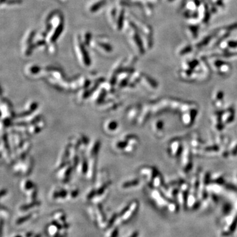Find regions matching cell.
<instances>
[{"label":"cell","instance_id":"6da1fadb","mask_svg":"<svg viewBox=\"0 0 237 237\" xmlns=\"http://www.w3.org/2000/svg\"><path fill=\"white\" fill-rule=\"evenodd\" d=\"M45 30L48 45H55L64 28V21L62 13L59 11H53L45 18Z\"/></svg>","mask_w":237,"mask_h":237},{"label":"cell","instance_id":"7a4b0ae2","mask_svg":"<svg viewBox=\"0 0 237 237\" xmlns=\"http://www.w3.org/2000/svg\"><path fill=\"white\" fill-rule=\"evenodd\" d=\"M86 45L83 43L80 36H76L75 40V50L76 55L77 57L78 62L81 65L85 68H87L90 66L91 61L90 57L86 49Z\"/></svg>","mask_w":237,"mask_h":237},{"label":"cell","instance_id":"3957f363","mask_svg":"<svg viewBox=\"0 0 237 237\" xmlns=\"http://www.w3.org/2000/svg\"><path fill=\"white\" fill-rule=\"evenodd\" d=\"M90 45L94 50L100 52L101 53H104V54L112 53L113 51L112 44H110L109 41L104 37L98 36L95 38H92Z\"/></svg>","mask_w":237,"mask_h":237},{"label":"cell","instance_id":"277c9868","mask_svg":"<svg viewBox=\"0 0 237 237\" xmlns=\"http://www.w3.org/2000/svg\"><path fill=\"white\" fill-rule=\"evenodd\" d=\"M139 202L136 200L132 201L127 205H126L125 207H124V208L122 209V211L118 213L117 221H119L121 223L128 222L136 214L138 208H139Z\"/></svg>","mask_w":237,"mask_h":237},{"label":"cell","instance_id":"5b68a950","mask_svg":"<svg viewBox=\"0 0 237 237\" xmlns=\"http://www.w3.org/2000/svg\"><path fill=\"white\" fill-rule=\"evenodd\" d=\"M36 36V32L34 30H30L25 34L22 41V52L25 57H28L32 54L33 50L35 49L34 41Z\"/></svg>","mask_w":237,"mask_h":237},{"label":"cell","instance_id":"8992f818","mask_svg":"<svg viewBox=\"0 0 237 237\" xmlns=\"http://www.w3.org/2000/svg\"><path fill=\"white\" fill-rule=\"evenodd\" d=\"M2 124L5 127H9L11 124V118L13 117V108L9 101L7 100H2Z\"/></svg>","mask_w":237,"mask_h":237},{"label":"cell","instance_id":"52a82bcc","mask_svg":"<svg viewBox=\"0 0 237 237\" xmlns=\"http://www.w3.org/2000/svg\"><path fill=\"white\" fill-rule=\"evenodd\" d=\"M25 74L30 78H39L46 76L45 69H42L40 66L35 64H30L25 67Z\"/></svg>","mask_w":237,"mask_h":237},{"label":"cell","instance_id":"ba28073f","mask_svg":"<svg viewBox=\"0 0 237 237\" xmlns=\"http://www.w3.org/2000/svg\"><path fill=\"white\" fill-rule=\"evenodd\" d=\"M95 221L94 224L100 229H105L108 220L106 219L105 215L100 204H95Z\"/></svg>","mask_w":237,"mask_h":237},{"label":"cell","instance_id":"9c48e42d","mask_svg":"<svg viewBox=\"0 0 237 237\" xmlns=\"http://www.w3.org/2000/svg\"><path fill=\"white\" fill-rule=\"evenodd\" d=\"M10 145L9 143L8 137H7V135H5L4 136L2 137V142H1V152H2V156L3 158L5 159V161L8 163H12V158H11V153L10 150Z\"/></svg>","mask_w":237,"mask_h":237},{"label":"cell","instance_id":"30bf717a","mask_svg":"<svg viewBox=\"0 0 237 237\" xmlns=\"http://www.w3.org/2000/svg\"><path fill=\"white\" fill-rule=\"evenodd\" d=\"M72 169H73V167H72L71 163L68 162V163H66L65 165L57 171V179L63 182H67L69 180V177L72 173Z\"/></svg>","mask_w":237,"mask_h":237},{"label":"cell","instance_id":"8fae6325","mask_svg":"<svg viewBox=\"0 0 237 237\" xmlns=\"http://www.w3.org/2000/svg\"><path fill=\"white\" fill-rule=\"evenodd\" d=\"M38 216H39V213L37 211H33L32 212L27 213L25 215H22L15 221V225L17 226H22L26 224H28L32 222L33 221L36 220Z\"/></svg>","mask_w":237,"mask_h":237},{"label":"cell","instance_id":"7c38bea8","mask_svg":"<svg viewBox=\"0 0 237 237\" xmlns=\"http://www.w3.org/2000/svg\"><path fill=\"white\" fill-rule=\"evenodd\" d=\"M21 189L24 192L27 197H34L37 194V190L35 185L30 180H24L21 183Z\"/></svg>","mask_w":237,"mask_h":237},{"label":"cell","instance_id":"4fadbf2b","mask_svg":"<svg viewBox=\"0 0 237 237\" xmlns=\"http://www.w3.org/2000/svg\"><path fill=\"white\" fill-rule=\"evenodd\" d=\"M50 196L53 201L63 202L68 200V190L67 189L56 188L52 191Z\"/></svg>","mask_w":237,"mask_h":237},{"label":"cell","instance_id":"5bb4252c","mask_svg":"<svg viewBox=\"0 0 237 237\" xmlns=\"http://www.w3.org/2000/svg\"><path fill=\"white\" fill-rule=\"evenodd\" d=\"M107 92H107L104 88L100 86V87L95 90L90 95V102L92 103V104H101L103 101L105 100Z\"/></svg>","mask_w":237,"mask_h":237},{"label":"cell","instance_id":"9a60e30c","mask_svg":"<svg viewBox=\"0 0 237 237\" xmlns=\"http://www.w3.org/2000/svg\"><path fill=\"white\" fill-rule=\"evenodd\" d=\"M80 157L78 165L75 169L79 176L86 175L88 170V161L85 155V152H80Z\"/></svg>","mask_w":237,"mask_h":237},{"label":"cell","instance_id":"2e32d148","mask_svg":"<svg viewBox=\"0 0 237 237\" xmlns=\"http://www.w3.org/2000/svg\"><path fill=\"white\" fill-rule=\"evenodd\" d=\"M100 144L101 143L100 140H94L92 142L89 143L85 152V155L87 159L91 158L94 156H97L98 153L100 150Z\"/></svg>","mask_w":237,"mask_h":237},{"label":"cell","instance_id":"e0dca14e","mask_svg":"<svg viewBox=\"0 0 237 237\" xmlns=\"http://www.w3.org/2000/svg\"><path fill=\"white\" fill-rule=\"evenodd\" d=\"M68 160H69V146L68 145L63 148V150L61 152L56 163V169L58 170L64 166L67 163Z\"/></svg>","mask_w":237,"mask_h":237},{"label":"cell","instance_id":"ac0fdd59","mask_svg":"<svg viewBox=\"0 0 237 237\" xmlns=\"http://www.w3.org/2000/svg\"><path fill=\"white\" fill-rule=\"evenodd\" d=\"M97 165V156L89 158L88 161V170L86 177L88 180L92 181L95 177V170Z\"/></svg>","mask_w":237,"mask_h":237},{"label":"cell","instance_id":"d6986e66","mask_svg":"<svg viewBox=\"0 0 237 237\" xmlns=\"http://www.w3.org/2000/svg\"><path fill=\"white\" fill-rule=\"evenodd\" d=\"M109 0H94L88 5L87 9L90 13H98L108 4Z\"/></svg>","mask_w":237,"mask_h":237},{"label":"cell","instance_id":"ffe728a7","mask_svg":"<svg viewBox=\"0 0 237 237\" xmlns=\"http://www.w3.org/2000/svg\"><path fill=\"white\" fill-rule=\"evenodd\" d=\"M114 100H105L102 102L101 104H99L98 109L100 112H108L110 110H113L117 108L118 106L121 105V102H118L117 101Z\"/></svg>","mask_w":237,"mask_h":237},{"label":"cell","instance_id":"44dd1931","mask_svg":"<svg viewBox=\"0 0 237 237\" xmlns=\"http://www.w3.org/2000/svg\"><path fill=\"white\" fill-rule=\"evenodd\" d=\"M11 146H12L15 150H17L18 148H20L22 144L24 143L23 140H22V134L17 131L11 132Z\"/></svg>","mask_w":237,"mask_h":237},{"label":"cell","instance_id":"7402d4cb","mask_svg":"<svg viewBox=\"0 0 237 237\" xmlns=\"http://www.w3.org/2000/svg\"><path fill=\"white\" fill-rule=\"evenodd\" d=\"M30 148H31V143L30 142V141H25L22 144V146L16 150L17 158H18L19 159L25 160L26 154L30 150Z\"/></svg>","mask_w":237,"mask_h":237},{"label":"cell","instance_id":"603a6c76","mask_svg":"<svg viewBox=\"0 0 237 237\" xmlns=\"http://www.w3.org/2000/svg\"><path fill=\"white\" fill-rule=\"evenodd\" d=\"M45 127V122L44 120L40 119L37 121L36 123L30 125V127L28 128V133L30 135H35L39 133Z\"/></svg>","mask_w":237,"mask_h":237},{"label":"cell","instance_id":"cb8c5ba5","mask_svg":"<svg viewBox=\"0 0 237 237\" xmlns=\"http://www.w3.org/2000/svg\"><path fill=\"white\" fill-rule=\"evenodd\" d=\"M60 229L61 228L59 225L55 221H52L51 223L48 225L45 231H46V234L48 236L54 237L60 234Z\"/></svg>","mask_w":237,"mask_h":237},{"label":"cell","instance_id":"d4e9b609","mask_svg":"<svg viewBox=\"0 0 237 237\" xmlns=\"http://www.w3.org/2000/svg\"><path fill=\"white\" fill-rule=\"evenodd\" d=\"M132 37V40L134 41V43H135V44L136 45V47H137L138 49H139V51L140 54H144L145 50H144L143 42H142V38H141V37L139 35V34L136 31V26L135 28V33L133 34Z\"/></svg>","mask_w":237,"mask_h":237},{"label":"cell","instance_id":"484cf974","mask_svg":"<svg viewBox=\"0 0 237 237\" xmlns=\"http://www.w3.org/2000/svg\"><path fill=\"white\" fill-rule=\"evenodd\" d=\"M33 167V159L31 157H28L26 158L24 160L23 164H22V174L24 175H28L30 173V172L32 170Z\"/></svg>","mask_w":237,"mask_h":237},{"label":"cell","instance_id":"4316f807","mask_svg":"<svg viewBox=\"0 0 237 237\" xmlns=\"http://www.w3.org/2000/svg\"><path fill=\"white\" fill-rule=\"evenodd\" d=\"M104 130L105 132L113 133L115 132L118 129V123L115 120H108L104 123Z\"/></svg>","mask_w":237,"mask_h":237},{"label":"cell","instance_id":"83f0119b","mask_svg":"<svg viewBox=\"0 0 237 237\" xmlns=\"http://www.w3.org/2000/svg\"><path fill=\"white\" fill-rule=\"evenodd\" d=\"M40 204H41L40 202L38 201V200H35V201L31 202H28V204L21 205V207L19 208V211L21 212H23V213L28 212L31 211V210L35 209L36 208L39 207Z\"/></svg>","mask_w":237,"mask_h":237},{"label":"cell","instance_id":"f1b7e54d","mask_svg":"<svg viewBox=\"0 0 237 237\" xmlns=\"http://www.w3.org/2000/svg\"><path fill=\"white\" fill-rule=\"evenodd\" d=\"M123 139L127 141L129 145H131V146L134 147L136 146L137 144L139 142V139L134 135H127L123 138Z\"/></svg>","mask_w":237,"mask_h":237},{"label":"cell","instance_id":"f546056e","mask_svg":"<svg viewBox=\"0 0 237 237\" xmlns=\"http://www.w3.org/2000/svg\"><path fill=\"white\" fill-rule=\"evenodd\" d=\"M127 145H128V144H127V141L125 140L124 139H123V140L121 139L120 140H118V141H116V142H115V143L113 144V147L116 150L124 151L126 146H127Z\"/></svg>","mask_w":237,"mask_h":237},{"label":"cell","instance_id":"4dcf8cb0","mask_svg":"<svg viewBox=\"0 0 237 237\" xmlns=\"http://www.w3.org/2000/svg\"><path fill=\"white\" fill-rule=\"evenodd\" d=\"M138 107H133L131 109H130L127 113V118L130 121H132L138 115V111H139Z\"/></svg>","mask_w":237,"mask_h":237},{"label":"cell","instance_id":"1f68e13d","mask_svg":"<svg viewBox=\"0 0 237 237\" xmlns=\"http://www.w3.org/2000/svg\"><path fill=\"white\" fill-rule=\"evenodd\" d=\"M105 237H117L118 235V229L117 226H114L108 229Z\"/></svg>","mask_w":237,"mask_h":237},{"label":"cell","instance_id":"d6a6232c","mask_svg":"<svg viewBox=\"0 0 237 237\" xmlns=\"http://www.w3.org/2000/svg\"><path fill=\"white\" fill-rule=\"evenodd\" d=\"M139 180H132V181H125L124 182L123 184L121 185V187L123 189H129L131 187L139 185Z\"/></svg>","mask_w":237,"mask_h":237},{"label":"cell","instance_id":"836d02e7","mask_svg":"<svg viewBox=\"0 0 237 237\" xmlns=\"http://www.w3.org/2000/svg\"><path fill=\"white\" fill-rule=\"evenodd\" d=\"M9 215H10V213L9 212V210L7 209L6 208H4L2 205L1 208V218H2V221L7 220L9 218Z\"/></svg>","mask_w":237,"mask_h":237},{"label":"cell","instance_id":"e575fe53","mask_svg":"<svg viewBox=\"0 0 237 237\" xmlns=\"http://www.w3.org/2000/svg\"><path fill=\"white\" fill-rule=\"evenodd\" d=\"M96 192H97V191H96V189H95V187L93 189H90L88 190V192L86 194L85 196V199L87 201L92 200V199L95 196V194H96Z\"/></svg>","mask_w":237,"mask_h":237},{"label":"cell","instance_id":"d590c367","mask_svg":"<svg viewBox=\"0 0 237 237\" xmlns=\"http://www.w3.org/2000/svg\"><path fill=\"white\" fill-rule=\"evenodd\" d=\"M22 3V0H2L1 5L3 6V5H5L7 6H11L17 4H20Z\"/></svg>","mask_w":237,"mask_h":237},{"label":"cell","instance_id":"8d00e7d4","mask_svg":"<svg viewBox=\"0 0 237 237\" xmlns=\"http://www.w3.org/2000/svg\"><path fill=\"white\" fill-rule=\"evenodd\" d=\"M212 36H207V37H205V38H204V39L202 40L199 44H197V47L201 48V47L204 46V45H207L209 42V41L212 40Z\"/></svg>","mask_w":237,"mask_h":237},{"label":"cell","instance_id":"74e56055","mask_svg":"<svg viewBox=\"0 0 237 237\" xmlns=\"http://www.w3.org/2000/svg\"><path fill=\"white\" fill-rule=\"evenodd\" d=\"M144 79L146 81V82H148L149 85H150L152 87L156 88L157 86H158V84H157V82L154 81V80H153L152 78H151L150 76L144 75Z\"/></svg>","mask_w":237,"mask_h":237},{"label":"cell","instance_id":"f35d334b","mask_svg":"<svg viewBox=\"0 0 237 237\" xmlns=\"http://www.w3.org/2000/svg\"><path fill=\"white\" fill-rule=\"evenodd\" d=\"M205 16H204V23H208V21H209L210 19V13L208 11V6L207 5H205Z\"/></svg>","mask_w":237,"mask_h":237},{"label":"cell","instance_id":"ab89813d","mask_svg":"<svg viewBox=\"0 0 237 237\" xmlns=\"http://www.w3.org/2000/svg\"><path fill=\"white\" fill-rule=\"evenodd\" d=\"M192 50V46H191V45H189V46H186V48H185L184 49H182V50L181 51L180 54L181 55H186V54H187V53H189Z\"/></svg>","mask_w":237,"mask_h":237},{"label":"cell","instance_id":"60d3db41","mask_svg":"<svg viewBox=\"0 0 237 237\" xmlns=\"http://www.w3.org/2000/svg\"><path fill=\"white\" fill-rule=\"evenodd\" d=\"M189 29L191 30V32H192L194 38H196L198 36V26H190L189 27Z\"/></svg>","mask_w":237,"mask_h":237},{"label":"cell","instance_id":"b9f144b4","mask_svg":"<svg viewBox=\"0 0 237 237\" xmlns=\"http://www.w3.org/2000/svg\"><path fill=\"white\" fill-rule=\"evenodd\" d=\"M228 46L231 48H236L237 47V41H229Z\"/></svg>","mask_w":237,"mask_h":237},{"label":"cell","instance_id":"7bdbcfd3","mask_svg":"<svg viewBox=\"0 0 237 237\" xmlns=\"http://www.w3.org/2000/svg\"><path fill=\"white\" fill-rule=\"evenodd\" d=\"M236 28H237V22H235V23L229 26L227 28V30H228V31H231V30L236 29Z\"/></svg>","mask_w":237,"mask_h":237},{"label":"cell","instance_id":"ee69618b","mask_svg":"<svg viewBox=\"0 0 237 237\" xmlns=\"http://www.w3.org/2000/svg\"><path fill=\"white\" fill-rule=\"evenodd\" d=\"M198 65V62L197 60H194L193 62H191L190 63V69H193V68L196 67Z\"/></svg>","mask_w":237,"mask_h":237},{"label":"cell","instance_id":"f6af8a7d","mask_svg":"<svg viewBox=\"0 0 237 237\" xmlns=\"http://www.w3.org/2000/svg\"><path fill=\"white\" fill-rule=\"evenodd\" d=\"M225 62H222V61H220V60H218V61H216V62H215V65L217 67H221V66H223L225 65Z\"/></svg>","mask_w":237,"mask_h":237},{"label":"cell","instance_id":"bcb514c9","mask_svg":"<svg viewBox=\"0 0 237 237\" xmlns=\"http://www.w3.org/2000/svg\"><path fill=\"white\" fill-rule=\"evenodd\" d=\"M139 232L138 231H132V232L128 237H139Z\"/></svg>","mask_w":237,"mask_h":237},{"label":"cell","instance_id":"7dc6e473","mask_svg":"<svg viewBox=\"0 0 237 237\" xmlns=\"http://www.w3.org/2000/svg\"><path fill=\"white\" fill-rule=\"evenodd\" d=\"M34 235V234L32 232H26L25 234L22 235V237H33Z\"/></svg>","mask_w":237,"mask_h":237},{"label":"cell","instance_id":"c3c4849f","mask_svg":"<svg viewBox=\"0 0 237 237\" xmlns=\"http://www.w3.org/2000/svg\"><path fill=\"white\" fill-rule=\"evenodd\" d=\"M7 194V190H5V189H3L2 190V192H1V196L2 198H3L4 196H5Z\"/></svg>","mask_w":237,"mask_h":237},{"label":"cell","instance_id":"681fc988","mask_svg":"<svg viewBox=\"0 0 237 237\" xmlns=\"http://www.w3.org/2000/svg\"><path fill=\"white\" fill-rule=\"evenodd\" d=\"M232 154L233 155H235L237 154V146L235 147V148L234 149V150H233Z\"/></svg>","mask_w":237,"mask_h":237},{"label":"cell","instance_id":"f907efd6","mask_svg":"<svg viewBox=\"0 0 237 237\" xmlns=\"http://www.w3.org/2000/svg\"><path fill=\"white\" fill-rule=\"evenodd\" d=\"M65 236V235H62V234H59V235H58L56 236H54V237H64Z\"/></svg>","mask_w":237,"mask_h":237},{"label":"cell","instance_id":"816d5d0a","mask_svg":"<svg viewBox=\"0 0 237 237\" xmlns=\"http://www.w3.org/2000/svg\"><path fill=\"white\" fill-rule=\"evenodd\" d=\"M13 237H22V235H15Z\"/></svg>","mask_w":237,"mask_h":237},{"label":"cell","instance_id":"f5cc1de1","mask_svg":"<svg viewBox=\"0 0 237 237\" xmlns=\"http://www.w3.org/2000/svg\"><path fill=\"white\" fill-rule=\"evenodd\" d=\"M59 1H60L61 2H62V3H65V2H67V0H59Z\"/></svg>","mask_w":237,"mask_h":237},{"label":"cell","instance_id":"db71d44e","mask_svg":"<svg viewBox=\"0 0 237 237\" xmlns=\"http://www.w3.org/2000/svg\"><path fill=\"white\" fill-rule=\"evenodd\" d=\"M167 1H168V2H171L174 1V0H167Z\"/></svg>","mask_w":237,"mask_h":237},{"label":"cell","instance_id":"11a10c76","mask_svg":"<svg viewBox=\"0 0 237 237\" xmlns=\"http://www.w3.org/2000/svg\"><path fill=\"white\" fill-rule=\"evenodd\" d=\"M64 237H66V236H64Z\"/></svg>","mask_w":237,"mask_h":237}]
</instances>
